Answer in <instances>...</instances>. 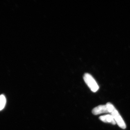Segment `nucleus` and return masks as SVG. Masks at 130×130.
I'll return each instance as SVG.
<instances>
[{
  "label": "nucleus",
  "instance_id": "1",
  "mask_svg": "<svg viewBox=\"0 0 130 130\" xmlns=\"http://www.w3.org/2000/svg\"><path fill=\"white\" fill-rule=\"evenodd\" d=\"M106 106L109 113L113 116L119 126L122 129H125L126 128L125 123L113 105L110 103H107Z\"/></svg>",
  "mask_w": 130,
  "mask_h": 130
},
{
  "label": "nucleus",
  "instance_id": "2",
  "mask_svg": "<svg viewBox=\"0 0 130 130\" xmlns=\"http://www.w3.org/2000/svg\"><path fill=\"white\" fill-rule=\"evenodd\" d=\"M84 79L86 84L93 92H96L98 90L99 86L91 74L88 73H85L84 75Z\"/></svg>",
  "mask_w": 130,
  "mask_h": 130
},
{
  "label": "nucleus",
  "instance_id": "3",
  "mask_svg": "<svg viewBox=\"0 0 130 130\" xmlns=\"http://www.w3.org/2000/svg\"><path fill=\"white\" fill-rule=\"evenodd\" d=\"M92 112L94 115H98L102 113H109L106 105H100L98 106L93 109Z\"/></svg>",
  "mask_w": 130,
  "mask_h": 130
},
{
  "label": "nucleus",
  "instance_id": "4",
  "mask_svg": "<svg viewBox=\"0 0 130 130\" xmlns=\"http://www.w3.org/2000/svg\"><path fill=\"white\" fill-rule=\"evenodd\" d=\"M99 118L100 120L104 123H110L113 125L116 124V123L113 117L111 115H107L101 116Z\"/></svg>",
  "mask_w": 130,
  "mask_h": 130
},
{
  "label": "nucleus",
  "instance_id": "5",
  "mask_svg": "<svg viewBox=\"0 0 130 130\" xmlns=\"http://www.w3.org/2000/svg\"><path fill=\"white\" fill-rule=\"evenodd\" d=\"M6 103V99L4 95H0V111L5 108Z\"/></svg>",
  "mask_w": 130,
  "mask_h": 130
}]
</instances>
